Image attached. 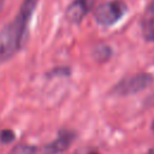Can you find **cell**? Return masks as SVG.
Here are the masks:
<instances>
[{"instance_id": "cell-1", "label": "cell", "mask_w": 154, "mask_h": 154, "mask_svg": "<svg viewBox=\"0 0 154 154\" xmlns=\"http://www.w3.org/2000/svg\"><path fill=\"white\" fill-rule=\"evenodd\" d=\"M154 78L148 72H140L136 75H130L122 78L111 90V93L116 96H128L132 94H137L148 87L152 85Z\"/></svg>"}, {"instance_id": "cell-2", "label": "cell", "mask_w": 154, "mask_h": 154, "mask_svg": "<svg viewBox=\"0 0 154 154\" xmlns=\"http://www.w3.org/2000/svg\"><path fill=\"white\" fill-rule=\"evenodd\" d=\"M128 11L126 4L122 0H108L99 4L94 10V18L101 25H113Z\"/></svg>"}, {"instance_id": "cell-3", "label": "cell", "mask_w": 154, "mask_h": 154, "mask_svg": "<svg viewBox=\"0 0 154 154\" xmlns=\"http://www.w3.org/2000/svg\"><path fill=\"white\" fill-rule=\"evenodd\" d=\"M24 37L19 34L14 23L8 24L0 31V63L7 60L22 46Z\"/></svg>"}, {"instance_id": "cell-4", "label": "cell", "mask_w": 154, "mask_h": 154, "mask_svg": "<svg viewBox=\"0 0 154 154\" xmlns=\"http://www.w3.org/2000/svg\"><path fill=\"white\" fill-rule=\"evenodd\" d=\"M75 137H76V134L73 131L61 130L59 132V136L57 137V140H54L53 142H51L49 144H47L43 148L42 154H60V153L65 152L71 146Z\"/></svg>"}, {"instance_id": "cell-5", "label": "cell", "mask_w": 154, "mask_h": 154, "mask_svg": "<svg viewBox=\"0 0 154 154\" xmlns=\"http://www.w3.org/2000/svg\"><path fill=\"white\" fill-rule=\"evenodd\" d=\"M94 0H75L66 8V18L71 23H79L90 11Z\"/></svg>"}, {"instance_id": "cell-6", "label": "cell", "mask_w": 154, "mask_h": 154, "mask_svg": "<svg viewBox=\"0 0 154 154\" xmlns=\"http://www.w3.org/2000/svg\"><path fill=\"white\" fill-rule=\"evenodd\" d=\"M38 0H24L22 7H20V11L17 16V18L14 19V24L19 31V34L24 37L25 36V32H26V28H28V23H29V19L36 7V4H37Z\"/></svg>"}, {"instance_id": "cell-7", "label": "cell", "mask_w": 154, "mask_h": 154, "mask_svg": "<svg viewBox=\"0 0 154 154\" xmlns=\"http://www.w3.org/2000/svg\"><path fill=\"white\" fill-rule=\"evenodd\" d=\"M93 57L97 63H105L112 57V48L108 45L100 43V45L94 47Z\"/></svg>"}, {"instance_id": "cell-8", "label": "cell", "mask_w": 154, "mask_h": 154, "mask_svg": "<svg viewBox=\"0 0 154 154\" xmlns=\"http://www.w3.org/2000/svg\"><path fill=\"white\" fill-rule=\"evenodd\" d=\"M142 36L148 42H154V18H146L141 24Z\"/></svg>"}, {"instance_id": "cell-9", "label": "cell", "mask_w": 154, "mask_h": 154, "mask_svg": "<svg viewBox=\"0 0 154 154\" xmlns=\"http://www.w3.org/2000/svg\"><path fill=\"white\" fill-rule=\"evenodd\" d=\"M36 152V148L34 146H30V144H18L16 146L11 152L10 154H34Z\"/></svg>"}, {"instance_id": "cell-10", "label": "cell", "mask_w": 154, "mask_h": 154, "mask_svg": "<svg viewBox=\"0 0 154 154\" xmlns=\"http://www.w3.org/2000/svg\"><path fill=\"white\" fill-rule=\"evenodd\" d=\"M14 140V134L11 130H2L0 134V141L2 143H8Z\"/></svg>"}, {"instance_id": "cell-11", "label": "cell", "mask_w": 154, "mask_h": 154, "mask_svg": "<svg viewBox=\"0 0 154 154\" xmlns=\"http://www.w3.org/2000/svg\"><path fill=\"white\" fill-rule=\"evenodd\" d=\"M149 13H154V0L149 4V6H148V10H147Z\"/></svg>"}, {"instance_id": "cell-12", "label": "cell", "mask_w": 154, "mask_h": 154, "mask_svg": "<svg viewBox=\"0 0 154 154\" xmlns=\"http://www.w3.org/2000/svg\"><path fill=\"white\" fill-rule=\"evenodd\" d=\"M147 154H154V148H152V149H150V150H149Z\"/></svg>"}, {"instance_id": "cell-13", "label": "cell", "mask_w": 154, "mask_h": 154, "mask_svg": "<svg viewBox=\"0 0 154 154\" xmlns=\"http://www.w3.org/2000/svg\"><path fill=\"white\" fill-rule=\"evenodd\" d=\"M150 128H152V131L154 132V120H153V123H152V126H150Z\"/></svg>"}, {"instance_id": "cell-14", "label": "cell", "mask_w": 154, "mask_h": 154, "mask_svg": "<svg viewBox=\"0 0 154 154\" xmlns=\"http://www.w3.org/2000/svg\"><path fill=\"white\" fill-rule=\"evenodd\" d=\"M1 5H2V0H0V7H1Z\"/></svg>"}]
</instances>
